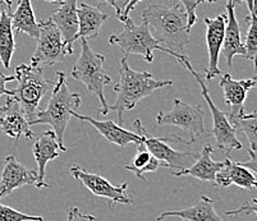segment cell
Here are the masks:
<instances>
[{"instance_id":"obj_1","label":"cell","mask_w":257,"mask_h":221,"mask_svg":"<svg viewBox=\"0 0 257 221\" xmlns=\"http://www.w3.org/2000/svg\"><path fill=\"white\" fill-rule=\"evenodd\" d=\"M141 17L159 43L177 54L184 55V46L189 44L188 17L179 2L170 0L169 6L151 4L142 11Z\"/></svg>"},{"instance_id":"obj_2","label":"cell","mask_w":257,"mask_h":221,"mask_svg":"<svg viewBox=\"0 0 257 221\" xmlns=\"http://www.w3.org/2000/svg\"><path fill=\"white\" fill-rule=\"evenodd\" d=\"M173 81H158L149 72H136L128 66L127 57L120 59L119 82L114 87L116 100L113 105H109V110L116 111L119 124L124 122V113L135 109L137 102L145 97L153 95L154 91L163 87H169Z\"/></svg>"},{"instance_id":"obj_3","label":"cell","mask_w":257,"mask_h":221,"mask_svg":"<svg viewBox=\"0 0 257 221\" xmlns=\"http://www.w3.org/2000/svg\"><path fill=\"white\" fill-rule=\"evenodd\" d=\"M81 106V96L71 92L67 86L64 72H57V81L51 91L49 104L44 110H37L35 116L30 120V127L37 124H46L53 128L57 134L60 146H64V133L71 122L74 111Z\"/></svg>"},{"instance_id":"obj_4","label":"cell","mask_w":257,"mask_h":221,"mask_svg":"<svg viewBox=\"0 0 257 221\" xmlns=\"http://www.w3.org/2000/svg\"><path fill=\"white\" fill-rule=\"evenodd\" d=\"M79 43L81 54L72 69V78L83 83L90 92L99 97L101 109L97 110V115H106L109 113V105L104 94V87L111 82V78L105 73V57L91 49L87 39H79Z\"/></svg>"},{"instance_id":"obj_5","label":"cell","mask_w":257,"mask_h":221,"mask_svg":"<svg viewBox=\"0 0 257 221\" xmlns=\"http://www.w3.org/2000/svg\"><path fill=\"white\" fill-rule=\"evenodd\" d=\"M16 80L18 86L12 90V96L9 97L17 102L30 122L36 114L43 97L53 91L55 82L46 80L43 68L27 64H20L16 68Z\"/></svg>"},{"instance_id":"obj_6","label":"cell","mask_w":257,"mask_h":221,"mask_svg":"<svg viewBox=\"0 0 257 221\" xmlns=\"http://www.w3.org/2000/svg\"><path fill=\"white\" fill-rule=\"evenodd\" d=\"M109 43L120 49L125 57L130 54L140 55L147 63H153L154 51L156 50L172 55L175 59L182 57L181 54H177L165 46L160 45V43L153 36L146 22H142V25H136L131 18L124 22V30L120 34L111 35L109 37Z\"/></svg>"},{"instance_id":"obj_7","label":"cell","mask_w":257,"mask_h":221,"mask_svg":"<svg viewBox=\"0 0 257 221\" xmlns=\"http://www.w3.org/2000/svg\"><path fill=\"white\" fill-rule=\"evenodd\" d=\"M179 63L184 68L188 69V72L192 74L196 78L197 83L201 87V95L204 97L205 101L207 102V106L210 109V113L212 116V131L211 136H214L215 143H216V147L219 151L225 153L226 156L230 155L233 150H242V143H240L239 139L237 138V132L233 128V125L230 124L228 119V115L226 113H224L223 110L215 105L214 101L211 100L209 94V90H207L206 83L204 82L202 77L197 73V72L193 69V67L191 66V60L187 55H182L178 59Z\"/></svg>"},{"instance_id":"obj_8","label":"cell","mask_w":257,"mask_h":221,"mask_svg":"<svg viewBox=\"0 0 257 221\" xmlns=\"http://www.w3.org/2000/svg\"><path fill=\"white\" fill-rule=\"evenodd\" d=\"M135 128H136V133L144 136V142L141 145H144L146 150L151 155L155 156L156 159L160 160L161 162H165L168 167L174 169V171L183 170V169L189 167L200 156V153L197 152H181V151H177L167 143V142H181L183 145L189 146L196 142L193 139L186 141V139L181 138L178 136L153 137L145 129V127L139 119H136V122H135Z\"/></svg>"},{"instance_id":"obj_9","label":"cell","mask_w":257,"mask_h":221,"mask_svg":"<svg viewBox=\"0 0 257 221\" xmlns=\"http://www.w3.org/2000/svg\"><path fill=\"white\" fill-rule=\"evenodd\" d=\"M36 41V50L30 64L36 68L62 63L68 55L73 54V51L69 50L68 46L65 45L58 27L50 20L39 21V36Z\"/></svg>"},{"instance_id":"obj_10","label":"cell","mask_w":257,"mask_h":221,"mask_svg":"<svg viewBox=\"0 0 257 221\" xmlns=\"http://www.w3.org/2000/svg\"><path fill=\"white\" fill-rule=\"evenodd\" d=\"M205 111L200 105H189L182 100L175 99L173 108L169 113L160 111L156 116V127L160 125H174L191 134V139L196 138L205 133L204 125Z\"/></svg>"},{"instance_id":"obj_11","label":"cell","mask_w":257,"mask_h":221,"mask_svg":"<svg viewBox=\"0 0 257 221\" xmlns=\"http://www.w3.org/2000/svg\"><path fill=\"white\" fill-rule=\"evenodd\" d=\"M71 174L73 178L79 180L96 197H102L107 199L109 207L113 208L115 204H132L133 198L127 194L128 183H123L120 185H113L109 180L102 178L97 174L88 173L85 169H81L78 165H73L71 167Z\"/></svg>"},{"instance_id":"obj_12","label":"cell","mask_w":257,"mask_h":221,"mask_svg":"<svg viewBox=\"0 0 257 221\" xmlns=\"http://www.w3.org/2000/svg\"><path fill=\"white\" fill-rule=\"evenodd\" d=\"M25 185H35L41 187L37 171L27 169L25 165L16 160L15 155H9L6 157V164L0 176V199L9 196L13 190L18 189Z\"/></svg>"},{"instance_id":"obj_13","label":"cell","mask_w":257,"mask_h":221,"mask_svg":"<svg viewBox=\"0 0 257 221\" xmlns=\"http://www.w3.org/2000/svg\"><path fill=\"white\" fill-rule=\"evenodd\" d=\"M226 15H219L214 20L205 18L206 25V46L209 53V66L205 69V78L206 81L214 80L215 77L221 74L219 69V57H220L221 48L224 43V32H225Z\"/></svg>"},{"instance_id":"obj_14","label":"cell","mask_w":257,"mask_h":221,"mask_svg":"<svg viewBox=\"0 0 257 221\" xmlns=\"http://www.w3.org/2000/svg\"><path fill=\"white\" fill-rule=\"evenodd\" d=\"M76 119L81 120L83 123H90L102 137H105L109 143L119 146V147H127L131 143H136L140 145L144 142V136L136 133V132H131L124 129L121 125H118L113 120H97L93 119L91 116L81 115L77 111H74L73 115Z\"/></svg>"},{"instance_id":"obj_15","label":"cell","mask_w":257,"mask_h":221,"mask_svg":"<svg viewBox=\"0 0 257 221\" xmlns=\"http://www.w3.org/2000/svg\"><path fill=\"white\" fill-rule=\"evenodd\" d=\"M220 87L223 90L224 100L229 106L228 119H234L244 111V101L247 99V94L252 87H254V80H234L229 73H224L220 80Z\"/></svg>"},{"instance_id":"obj_16","label":"cell","mask_w":257,"mask_h":221,"mask_svg":"<svg viewBox=\"0 0 257 221\" xmlns=\"http://www.w3.org/2000/svg\"><path fill=\"white\" fill-rule=\"evenodd\" d=\"M34 156L37 164V175L39 180L41 183V187L50 188V184H48L44 178H45V169L48 162L53 161L57 159L60 152H65L67 147L60 146L59 141L57 138V134L54 131H46L44 134L37 137V139L34 143Z\"/></svg>"},{"instance_id":"obj_17","label":"cell","mask_w":257,"mask_h":221,"mask_svg":"<svg viewBox=\"0 0 257 221\" xmlns=\"http://www.w3.org/2000/svg\"><path fill=\"white\" fill-rule=\"evenodd\" d=\"M50 21L60 31L65 45L73 51V44L77 41L78 32L77 0H63L59 8L50 16Z\"/></svg>"},{"instance_id":"obj_18","label":"cell","mask_w":257,"mask_h":221,"mask_svg":"<svg viewBox=\"0 0 257 221\" xmlns=\"http://www.w3.org/2000/svg\"><path fill=\"white\" fill-rule=\"evenodd\" d=\"M226 23L225 32H224V43L221 48L224 58L226 59L228 67H232L233 58L240 55L246 58V48L240 40V27L235 17L234 4L233 0L226 2Z\"/></svg>"},{"instance_id":"obj_19","label":"cell","mask_w":257,"mask_h":221,"mask_svg":"<svg viewBox=\"0 0 257 221\" xmlns=\"http://www.w3.org/2000/svg\"><path fill=\"white\" fill-rule=\"evenodd\" d=\"M7 110L0 116V128L6 136L16 139V143L21 137H26L27 139L34 138V133L30 127L29 118L26 116L22 109L18 106L16 101L8 96L7 99Z\"/></svg>"},{"instance_id":"obj_20","label":"cell","mask_w":257,"mask_h":221,"mask_svg":"<svg viewBox=\"0 0 257 221\" xmlns=\"http://www.w3.org/2000/svg\"><path fill=\"white\" fill-rule=\"evenodd\" d=\"M232 184L247 190L257 189V180L253 173L240 165V162L232 161L230 157L226 156L223 169L215 176V185L226 188Z\"/></svg>"},{"instance_id":"obj_21","label":"cell","mask_w":257,"mask_h":221,"mask_svg":"<svg viewBox=\"0 0 257 221\" xmlns=\"http://www.w3.org/2000/svg\"><path fill=\"white\" fill-rule=\"evenodd\" d=\"M214 152V147L211 145H205L202 152L200 153L198 159L187 169L178 171H172L174 176H193L202 181L215 183V176L223 169L224 161H214L211 159V153Z\"/></svg>"},{"instance_id":"obj_22","label":"cell","mask_w":257,"mask_h":221,"mask_svg":"<svg viewBox=\"0 0 257 221\" xmlns=\"http://www.w3.org/2000/svg\"><path fill=\"white\" fill-rule=\"evenodd\" d=\"M77 16H78L77 41L79 39H96L101 26L107 20V15L99 7L86 3H81V6L77 7Z\"/></svg>"},{"instance_id":"obj_23","label":"cell","mask_w":257,"mask_h":221,"mask_svg":"<svg viewBox=\"0 0 257 221\" xmlns=\"http://www.w3.org/2000/svg\"><path fill=\"white\" fill-rule=\"evenodd\" d=\"M168 216H177L188 221H224L214 208V201L207 196H201L193 206L178 211H165L156 217L161 221Z\"/></svg>"},{"instance_id":"obj_24","label":"cell","mask_w":257,"mask_h":221,"mask_svg":"<svg viewBox=\"0 0 257 221\" xmlns=\"http://www.w3.org/2000/svg\"><path fill=\"white\" fill-rule=\"evenodd\" d=\"M13 30L20 34H26L36 40L39 36V21L36 20L31 0H20L15 13H12Z\"/></svg>"},{"instance_id":"obj_25","label":"cell","mask_w":257,"mask_h":221,"mask_svg":"<svg viewBox=\"0 0 257 221\" xmlns=\"http://www.w3.org/2000/svg\"><path fill=\"white\" fill-rule=\"evenodd\" d=\"M16 51L15 30L12 26V12H3L0 16V62L6 69L11 67V60Z\"/></svg>"},{"instance_id":"obj_26","label":"cell","mask_w":257,"mask_h":221,"mask_svg":"<svg viewBox=\"0 0 257 221\" xmlns=\"http://www.w3.org/2000/svg\"><path fill=\"white\" fill-rule=\"evenodd\" d=\"M235 132H243L249 142V150L257 152V110L252 113L243 111L234 119L229 120Z\"/></svg>"},{"instance_id":"obj_27","label":"cell","mask_w":257,"mask_h":221,"mask_svg":"<svg viewBox=\"0 0 257 221\" xmlns=\"http://www.w3.org/2000/svg\"><path fill=\"white\" fill-rule=\"evenodd\" d=\"M249 23L248 31H247L246 43L243 44L246 48V59L256 62L257 60V17L249 11V16L246 18Z\"/></svg>"},{"instance_id":"obj_28","label":"cell","mask_w":257,"mask_h":221,"mask_svg":"<svg viewBox=\"0 0 257 221\" xmlns=\"http://www.w3.org/2000/svg\"><path fill=\"white\" fill-rule=\"evenodd\" d=\"M0 221H44L41 216L27 215L0 203Z\"/></svg>"},{"instance_id":"obj_29","label":"cell","mask_w":257,"mask_h":221,"mask_svg":"<svg viewBox=\"0 0 257 221\" xmlns=\"http://www.w3.org/2000/svg\"><path fill=\"white\" fill-rule=\"evenodd\" d=\"M151 157H153V155L146 150V147L144 145L140 143V145H137V155L135 156L132 164L125 165V170H130L132 173L140 170V169H142V167L146 166L150 162Z\"/></svg>"},{"instance_id":"obj_30","label":"cell","mask_w":257,"mask_h":221,"mask_svg":"<svg viewBox=\"0 0 257 221\" xmlns=\"http://www.w3.org/2000/svg\"><path fill=\"white\" fill-rule=\"evenodd\" d=\"M182 4V7L184 8L187 13V17H188V23H187V27L191 31V29L193 27L196 22H197V15H196V9H197L198 4L201 3L200 0H177Z\"/></svg>"},{"instance_id":"obj_31","label":"cell","mask_w":257,"mask_h":221,"mask_svg":"<svg viewBox=\"0 0 257 221\" xmlns=\"http://www.w3.org/2000/svg\"><path fill=\"white\" fill-rule=\"evenodd\" d=\"M254 213L257 216V198H252L249 202L243 203L239 208L232 211H226V216H238V215H249Z\"/></svg>"},{"instance_id":"obj_32","label":"cell","mask_w":257,"mask_h":221,"mask_svg":"<svg viewBox=\"0 0 257 221\" xmlns=\"http://www.w3.org/2000/svg\"><path fill=\"white\" fill-rule=\"evenodd\" d=\"M64 221H96V217L93 215H86L78 207H69L68 216Z\"/></svg>"},{"instance_id":"obj_33","label":"cell","mask_w":257,"mask_h":221,"mask_svg":"<svg viewBox=\"0 0 257 221\" xmlns=\"http://www.w3.org/2000/svg\"><path fill=\"white\" fill-rule=\"evenodd\" d=\"M100 3H107L110 4L111 7L115 11V16L120 22H123V15H124V11L127 8L130 0H99Z\"/></svg>"},{"instance_id":"obj_34","label":"cell","mask_w":257,"mask_h":221,"mask_svg":"<svg viewBox=\"0 0 257 221\" xmlns=\"http://www.w3.org/2000/svg\"><path fill=\"white\" fill-rule=\"evenodd\" d=\"M16 76H6V74L0 73V97L2 96H12V90H8L6 87L7 82H11V81H15Z\"/></svg>"},{"instance_id":"obj_35","label":"cell","mask_w":257,"mask_h":221,"mask_svg":"<svg viewBox=\"0 0 257 221\" xmlns=\"http://www.w3.org/2000/svg\"><path fill=\"white\" fill-rule=\"evenodd\" d=\"M248 155H249L248 161L240 162V165L247 167L248 170H251L252 173H254L257 175V152H254V151L252 150H248Z\"/></svg>"},{"instance_id":"obj_36","label":"cell","mask_w":257,"mask_h":221,"mask_svg":"<svg viewBox=\"0 0 257 221\" xmlns=\"http://www.w3.org/2000/svg\"><path fill=\"white\" fill-rule=\"evenodd\" d=\"M140 2H142V0H130V3H128L127 8H125V11H124V15H123V23H124L125 21L130 18L131 11H133V9H135V7H136Z\"/></svg>"},{"instance_id":"obj_37","label":"cell","mask_w":257,"mask_h":221,"mask_svg":"<svg viewBox=\"0 0 257 221\" xmlns=\"http://www.w3.org/2000/svg\"><path fill=\"white\" fill-rule=\"evenodd\" d=\"M6 11L12 12V0H0V16Z\"/></svg>"},{"instance_id":"obj_38","label":"cell","mask_w":257,"mask_h":221,"mask_svg":"<svg viewBox=\"0 0 257 221\" xmlns=\"http://www.w3.org/2000/svg\"><path fill=\"white\" fill-rule=\"evenodd\" d=\"M246 3L247 7H248V11H251L257 17V0H247Z\"/></svg>"},{"instance_id":"obj_39","label":"cell","mask_w":257,"mask_h":221,"mask_svg":"<svg viewBox=\"0 0 257 221\" xmlns=\"http://www.w3.org/2000/svg\"><path fill=\"white\" fill-rule=\"evenodd\" d=\"M253 64H254V68H256V76L253 77V80H254V87L257 88V60H256V62H253Z\"/></svg>"},{"instance_id":"obj_40","label":"cell","mask_w":257,"mask_h":221,"mask_svg":"<svg viewBox=\"0 0 257 221\" xmlns=\"http://www.w3.org/2000/svg\"><path fill=\"white\" fill-rule=\"evenodd\" d=\"M7 110V105H0V116L3 115Z\"/></svg>"},{"instance_id":"obj_41","label":"cell","mask_w":257,"mask_h":221,"mask_svg":"<svg viewBox=\"0 0 257 221\" xmlns=\"http://www.w3.org/2000/svg\"><path fill=\"white\" fill-rule=\"evenodd\" d=\"M243 2H247V0H233V4H234V7H235V6H239V4H242Z\"/></svg>"},{"instance_id":"obj_42","label":"cell","mask_w":257,"mask_h":221,"mask_svg":"<svg viewBox=\"0 0 257 221\" xmlns=\"http://www.w3.org/2000/svg\"><path fill=\"white\" fill-rule=\"evenodd\" d=\"M48 3H62L63 0H45Z\"/></svg>"},{"instance_id":"obj_43","label":"cell","mask_w":257,"mask_h":221,"mask_svg":"<svg viewBox=\"0 0 257 221\" xmlns=\"http://www.w3.org/2000/svg\"><path fill=\"white\" fill-rule=\"evenodd\" d=\"M201 3H202V2H206V3H209V4H211V3H214V2H216V0H200Z\"/></svg>"},{"instance_id":"obj_44","label":"cell","mask_w":257,"mask_h":221,"mask_svg":"<svg viewBox=\"0 0 257 221\" xmlns=\"http://www.w3.org/2000/svg\"><path fill=\"white\" fill-rule=\"evenodd\" d=\"M183 221H188V220H183Z\"/></svg>"}]
</instances>
